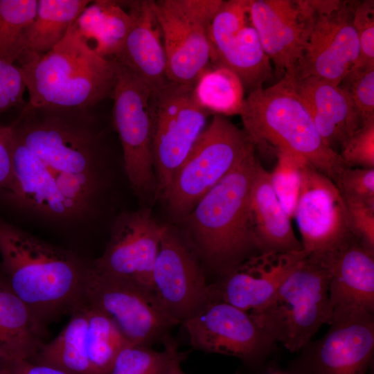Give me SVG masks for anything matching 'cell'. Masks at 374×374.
Returning <instances> with one entry per match:
<instances>
[{
  "label": "cell",
  "mask_w": 374,
  "mask_h": 374,
  "mask_svg": "<svg viewBox=\"0 0 374 374\" xmlns=\"http://www.w3.org/2000/svg\"><path fill=\"white\" fill-rule=\"evenodd\" d=\"M250 213L260 253H285L303 250L290 217L272 187L270 173L258 162L250 193Z\"/></svg>",
  "instance_id": "d4e9b609"
},
{
  "label": "cell",
  "mask_w": 374,
  "mask_h": 374,
  "mask_svg": "<svg viewBox=\"0 0 374 374\" xmlns=\"http://www.w3.org/2000/svg\"><path fill=\"white\" fill-rule=\"evenodd\" d=\"M26 89L19 66L0 59V115L11 107L21 109L26 105L24 100Z\"/></svg>",
  "instance_id": "f35d334b"
},
{
  "label": "cell",
  "mask_w": 374,
  "mask_h": 374,
  "mask_svg": "<svg viewBox=\"0 0 374 374\" xmlns=\"http://www.w3.org/2000/svg\"><path fill=\"white\" fill-rule=\"evenodd\" d=\"M37 0H0V59L10 64L22 55Z\"/></svg>",
  "instance_id": "1f68e13d"
},
{
  "label": "cell",
  "mask_w": 374,
  "mask_h": 374,
  "mask_svg": "<svg viewBox=\"0 0 374 374\" xmlns=\"http://www.w3.org/2000/svg\"><path fill=\"white\" fill-rule=\"evenodd\" d=\"M239 115L255 149L268 145L275 150L294 152L334 183L350 167L324 143L287 75L272 86L248 93Z\"/></svg>",
  "instance_id": "5b68a950"
},
{
  "label": "cell",
  "mask_w": 374,
  "mask_h": 374,
  "mask_svg": "<svg viewBox=\"0 0 374 374\" xmlns=\"http://www.w3.org/2000/svg\"><path fill=\"white\" fill-rule=\"evenodd\" d=\"M251 0L223 1L209 28L212 66L227 68L251 93L273 78V67L249 19Z\"/></svg>",
  "instance_id": "2e32d148"
},
{
  "label": "cell",
  "mask_w": 374,
  "mask_h": 374,
  "mask_svg": "<svg viewBox=\"0 0 374 374\" xmlns=\"http://www.w3.org/2000/svg\"><path fill=\"white\" fill-rule=\"evenodd\" d=\"M277 163L270 173L274 192L289 217H294L301 182L302 157L284 150H276Z\"/></svg>",
  "instance_id": "836d02e7"
},
{
  "label": "cell",
  "mask_w": 374,
  "mask_h": 374,
  "mask_svg": "<svg viewBox=\"0 0 374 374\" xmlns=\"http://www.w3.org/2000/svg\"><path fill=\"white\" fill-rule=\"evenodd\" d=\"M244 93V87L237 75L221 66H211L193 87L197 104L213 115H239L245 99Z\"/></svg>",
  "instance_id": "f546056e"
},
{
  "label": "cell",
  "mask_w": 374,
  "mask_h": 374,
  "mask_svg": "<svg viewBox=\"0 0 374 374\" xmlns=\"http://www.w3.org/2000/svg\"><path fill=\"white\" fill-rule=\"evenodd\" d=\"M309 256L329 274V299L332 310L348 308L373 313V249L355 238L340 249Z\"/></svg>",
  "instance_id": "7402d4cb"
},
{
  "label": "cell",
  "mask_w": 374,
  "mask_h": 374,
  "mask_svg": "<svg viewBox=\"0 0 374 374\" xmlns=\"http://www.w3.org/2000/svg\"><path fill=\"white\" fill-rule=\"evenodd\" d=\"M132 19L120 1H91L80 14L72 28L99 56L113 59L121 53Z\"/></svg>",
  "instance_id": "484cf974"
},
{
  "label": "cell",
  "mask_w": 374,
  "mask_h": 374,
  "mask_svg": "<svg viewBox=\"0 0 374 374\" xmlns=\"http://www.w3.org/2000/svg\"><path fill=\"white\" fill-rule=\"evenodd\" d=\"M335 184L344 199L374 203V168L348 167Z\"/></svg>",
  "instance_id": "74e56055"
},
{
  "label": "cell",
  "mask_w": 374,
  "mask_h": 374,
  "mask_svg": "<svg viewBox=\"0 0 374 374\" xmlns=\"http://www.w3.org/2000/svg\"><path fill=\"white\" fill-rule=\"evenodd\" d=\"M0 269L37 324L71 312L84 302L90 262L43 241L0 217Z\"/></svg>",
  "instance_id": "7a4b0ae2"
},
{
  "label": "cell",
  "mask_w": 374,
  "mask_h": 374,
  "mask_svg": "<svg viewBox=\"0 0 374 374\" xmlns=\"http://www.w3.org/2000/svg\"><path fill=\"white\" fill-rule=\"evenodd\" d=\"M344 200L352 233L365 246L374 250V203Z\"/></svg>",
  "instance_id": "ab89813d"
},
{
  "label": "cell",
  "mask_w": 374,
  "mask_h": 374,
  "mask_svg": "<svg viewBox=\"0 0 374 374\" xmlns=\"http://www.w3.org/2000/svg\"><path fill=\"white\" fill-rule=\"evenodd\" d=\"M114 59V58H113ZM112 99V122L123 150L124 169L137 197L150 202L157 197V178L152 149V89L117 61Z\"/></svg>",
  "instance_id": "30bf717a"
},
{
  "label": "cell",
  "mask_w": 374,
  "mask_h": 374,
  "mask_svg": "<svg viewBox=\"0 0 374 374\" xmlns=\"http://www.w3.org/2000/svg\"><path fill=\"white\" fill-rule=\"evenodd\" d=\"M91 2L89 0H37L36 15L27 32L24 50L20 57L42 55L54 48Z\"/></svg>",
  "instance_id": "f1b7e54d"
},
{
  "label": "cell",
  "mask_w": 374,
  "mask_h": 374,
  "mask_svg": "<svg viewBox=\"0 0 374 374\" xmlns=\"http://www.w3.org/2000/svg\"><path fill=\"white\" fill-rule=\"evenodd\" d=\"M289 78L329 148L335 150V145L341 147L362 126L348 92L339 84L312 76Z\"/></svg>",
  "instance_id": "cb8c5ba5"
},
{
  "label": "cell",
  "mask_w": 374,
  "mask_h": 374,
  "mask_svg": "<svg viewBox=\"0 0 374 374\" xmlns=\"http://www.w3.org/2000/svg\"><path fill=\"white\" fill-rule=\"evenodd\" d=\"M166 226L154 217L150 208L121 213L103 253L91 261L93 267L130 280L152 293L154 266Z\"/></svg>",
  "instance_id": "ac0fdd59"
},
{
  "label": "cell",
  "mask_w": 374,
  "mask_h": 374,
  "mask_svg": "<svg viewBox=\"0 0 374 374\" xmlns=\"http://www.w3.org/2000/svg\"><path fill=\"white\" fill-rule=\"evenodd\" d=\"M84 303L88 318L87 356L92 373L109 374L119 352L130 342L109 316Z\"/></svg>",
  "instance_id": "4dcf8cb0"
},
{
  "label": "cell",
  "mask_w": 374,
  "mask_h": 374,
  "mask_svg": "<svg viewBox=\"0 0 374 374\" xmlns=\"http://www.w3.org/2000/svg\"><path fill=\"white\" fill-rule=\"evenodd\" d=\"M83 293L84 301L109 316L133 344L149 346L163 340L177 324L150 292L130 280L98 271L91 262Z\"/></svg>",
  "instance_id": "7c38bea8"
},
{
  "label": "cell",
  "mask_w": 374,
  "mask_h": 374,
  "mask_svg": "<svg viewBox=\"0 0 374 374\" xmlns=\"http://www.w3.org/2000/svg\"><path fill=\"white\" fill-rule=\"evenodd\" d=\"M90 109L33 107L10 125L15 137L59 185L93 211L103 186V140Z\"/></svg>",
  "instance_id": "6da1fadb"
},
{
  "label": "cell",
  "mask_w": 374,
  "mask_h": 374,
  "mask_svg": "<svg viewBox=\"0 0 374 374\" xmlns=\"http://www.w3.org/2000/svg\"><path fill=\"white\" fill-rule=\"evenodd\" d=\"M184 359V354L179 353L172 360L166 374H185L180 366L181 361Z\"/></svg>",
  "instance_id": "7bdbcfd3"
},
{
  "label": "cell",
  "mask_w": 374,
  "mask_h": 374,
  "mask_svg": "<svg viewBox=\"0 0 374 374\" xmlns=\"http://www.w3.org/2000/svg\"><path fill=\"white\" fill-rule=\"evenodd\" d=\"M305 253H260L250 257L209 285L211 300L229 303L247 313L266 304Z\"/></svg>",
  "instance_id": "ffe728a7"
},
{
  "label": "cell",
  "mask_w": 374,
  "mask_h": 374,
  "mask_svg": "<svg viewBox=\"0 0 374 374\" xmlns=\"http://www.w3.org/2000/svg\"><path fill=\"white\" fill-rule=\"evenodd\" d=\"M332 313L329 274L305 253L269 301L249 314L276 343L299 352L323 324L330 323Z\"/></svg>",
  "instance_id": "8992f818"
},
{
  "label": "cell",
  "mask_w": 374,
  "mask_h": 374,
  "mask_svg": "<svg viewBox=\"0 0 374 374\" xmlns=\"http://www.w3.org/2000/svg\"><path fill=\"white\" fill-rule=\"evenodd\" d=\"M330 328L310 341L290 366L291 374H368L374 351V316L348 308L333 310Z\"/></svg>",
  "instance_id": "8fae6325"
},
{
  "label": "cell",
  "mask_w": 374,
  "mask_h": 374,
  "mask_svg": "<svg viewBox=\"0 0 374 374\" xmlns=\"http://www.w3.org/2000/svg\"><path fill=\"white\" fill-rule=\"evenodd\" d=\"M339 85L348 92L362 125L374 121V65L353 66Z\"/></svg>",
  "instance_id": "e575fe53"
},
{
  "label": "cell",
  "mask_w": 374,
  "mask_h": 374,
  "mask_svg": "<svg viewBox=\"0 0 374 374\" xmlns=\"http://www.w3.org/2000/svg\"><path fill=\"white\" fill-rule=\"evenodd\" d=\"M353 24L359 46V56L354 66L374 65L373 0L355 1Z\"/></svg>",
  "instance_id": "d590c367"
},
{
  "label": "cell",
  "mask_w": 374,
  "mask_h": 374,
  "mask_svg": "<svg viewBox=\"0 0 374 374\" xmlns=\"http://www.w3.org/2000/svg\"><path fill=\"white\" fill-rule=\"evenodd\" d=\"M10 374H72L61 368L28 359L6 362Z\"/></svg>",
  "instance_id": "b9f144b4"
},
{
  "label": "cell",
  "mask_w": 374,
  "mask_h": 374,
  "mask_svg": "<svg viewBox=\"0 0 374 374\" xmlns=\"http://www.w3.org/2000/svg\"><path fill=\"white\" fill-rule=\"evenodd\" d=\"M195 251L181 231L166 226L154 266L152 294L177 323L211 301Z\"/></svg>",
  "instance_id": "4fadbf2b"
},
{
  "label": "cell",
  "mask_w": 374,
  "mask_h": 374,
  "mask_svg": "<svg viewBox=\"0 0 374 374\" xmlns=\"http://www.w3.org/2000/svg\"><path fill=\"white\" fill-rule=\"evenodd\" d=\"M12 158V186L0 193L6 202L58 225L76 224L91 216L92 212L66 192L44 162L15 136Z\"/></svg>",
  "instance_id": "d6986e66"
},
{
  "label": "cell",
  "mask_w": 374,
  "mask_h": 374,
  "mask_svg": "<svg viewBox=\"0 0 374 374\" xmlns=\"http://www.w3.org/2000/svg\"><path fill=\"white\" fill-rule=\"evenodd\" d=\"M265 374H287V373H280V372H269V373H265ZM288 374H291V373H288Z\"/></svg>",
  "instance_id": "f6af8a7d"
},
{
  "label": "cell",
  "mask_w": 374,
  "mask_h": 374,
  "mask_svg": "<svg viewBox=\"0 0 374 374\" xmlns=\"http://www.w3.org/2000/svg\"><path fill=\"white\" fill-rule=\"evenodd\" d=\"M44 332L0 269V339L6 361H31L43 344Z\"/></svg>",
  "instance_id": "4316f807"
},
{
  "label": "cell",
  "mask_w": 374,
  "mask_h": 374,
  "mask_svg": "<svg viewBox=\"0 0 374 374\" xmlns=\"http://www.w3.org/2000/svg\"><path fill=\"white\" fill-rule=\"evenodd\" d=\"M339 154L350 167L374 168V121L360 126L341 145Z\"/></svg>",
  "instance_id": "8d00e7d4"
},
{
  "label": "cell",
  "mask_w": 374,
  "mask_h": 374,
  "mask_svg": "<svg viewBox=\"0 0 374 374\" xmlns=\"http://www.w3.org/2000/svg\"><path fill=\"white\" fill-rule=\"evenodd\" d=\"M17 62L33 107L90 109L113 97L115 60L97 55L72 27L47 53Z\"/></svg>",
  "instance_id": "277c9868"
},
{
  "label": "cell",
  "mask_w": 374,
  "mask_h": 374,
  "mask_svg": "<svg viewBox=\"0 0 374 374\" xmlns=\"http://www.w3.org/2000/svg\"><path fill=\"white\" fill-rule=\"evenodd\" d=\"M87 311L84 301L71 312L69 322L51 341L43 343L31 362L72 374H93L87 349Z\"/></svg>",
  "instance_id": "83f0119b"
},
{
  "label": "cell",
  "mask_w": 374,
  "mask_h": 374,
  "mask_svg": "<svg viewBox=\"0 0 374 374\" xmlns=\"http://www.w3.org/2000/svg\"><path fill=\"white\" fill-rule=\"evenodd\" d=\"M253 150L243 130L226 116L213 115L159 197L170 217L181 222L202 197Z\"/></svg>",
  "instance_id": "52a82bcc"
},
{
  "label": "cell",
  "mask_w": 374,
  "mask_h": 374,
  "mask_svg": "<svg viewBox=\"0 0 374 374\" xmlns=\"http://www.w3.org/2000/svg\"><path fill=\"white\" fill-rule=\"evenodd\" d=\"M222 0H157L152 6L160 26L168 80L194 87L212 66L209 28Z\"/></svg>",
  "instance_id": "9c48e42d"
},
{
  "label": "cell",
  "mask_w": 374,
  "mask_h": 374,
  "mask_svg": "<svg viewBox=\"0 0 374 374\" xmlns=\"http://www.w3.org/2000/svg\"><path fill=\"white\" fill-rule=\"evenodd\" d=\"M258 161L255 150H251L181 222L195 250L222 274L260 254L250 213V193Z\"/></svg>",
  "instance_id": "3957f363"
},
{
  "label": "cell",
  "mask_w": 374,
  "mask_h": 374,
  "mask_svg": "<svg viewBox=\"0 0 374 374\" xmlns=\"http://www.w3.org/2000/svg\"><path fill=\"white\" fill-rule=\"evenodd\" d=\"M163 341V351L147 346L127 344L116 356L109 374H166L179 352L168 335Z\"/></svg>",
  "instance_id": "d6a6232c"
},
{
  "label": "cell",
  "mask_w": 374,
  "mask_h": 374,
  "mask_svg": "<svg viewBox=\"0 0 374 374\" xmlns=\"http://www.w3.org/2000/svg\"><path fill=\"white\" fill-rule=\"evenodd\" d=\"M182 323L193 347L257 366L266 362L276 343L249 313L221 301H211Z\"/></svg>",
  "instance_id": "5bb4252c"
},
{
  "label": "cell",
  "mask_w": 374,
  "mask_h": 374,
  "mask_svg": "<svg viewBox=\"0 0 374 374\" xmlns=\"http://www.w3.org/2000/svg\"><path fill=\"white\" fill-rule=\"evenodd\" d=\"M14 135L10 125H0V193L10 188L13 181Z\"/></svg>",
  "instance_id": "60d3db41"
},
{
  "label": "cell",
  "mask_w": 374,
  "mask_h": 374,
  "mask_svg": "<svg viewBox=\"0 0 374 374\" xmlns=\"http://www.w3.org/2000/svg\"><path fill=\"white\" fill-rule=\"evenodd\" d=\"M355 3V1H342L336 10L314 13L305 20L302 56L291 78L312 76L340 84L359 56L353 24Z\"/></svg>",
  "instance_id": "9a60e30c"
},
{
  "label": "cell",
  "mask_w": 374,
  "mask_h": 374,
  "mask_svg": "<svg viewBox=\"0 0 374 374\" xmlns=\"http://www.w3.org/2000/svg\"><path fill=\"white\" fill-rule=\"evenodd\" d=\"M0 374H10V372H9V370H8L6 362L5 366H4V367H3L2 371L1 372Z\"/></svg>",
  "instance_id": "ee69618b"
},
{
  "label": "cell",
  "mask_w": 374,
  "mask_h": 374,
  "mask_svg": "<svg viewBox=\"0 0 374 374\" xmlns=\"http://www.w3.org/2000/svg\"><path fill=\"white\" fill-rule=\"evenodd\" d=\"M121 3L127 8L132 26L121 53L114 59L139 77L152 91L157 89L168 80L162 33L152 1Z\"/></svg>",
  "instance_id": "603a6c76"
},
{
  "label": "cell",
  "mask_w": 374,
  "mask_h": 374,
  "mask_svg": "<svg viewBox=\"0 0 374 374\" xmlns=\"http://www.w3.org/2000/svg\"><path fill=\"white\" fill-rule=\"evenodd\" d=\"M294 217L306 254L336 251L357 238L350 231L346 206L335 184L308 162L302 168Z\"/></svg>",
  "instance_id": "e0dca14e"
},
{
  "label": "cell",
  "mask_w": 374,
  "mask_h": 374,
  "mask_svg": "<svg viewBox=\"0 0 374 374\" xmlns=\"http://www.w3.org/2000/svg\"><path fill=\"white\" fill-rule=\"evenodd\" d=\"M152 149L159 199L207 125L193 87L167 81L150 96Z\"/></svg>",
  "instance_id": "ba28073f"
},
{
  "label": "cell",
  "mask_w": 374,
  "mask_h": 374,
  "mask_svg": "<svg viewBox=\"0 0 374 374\" xmlns=\"http://www.w3.org/2000/svg\"><path fill=\"white\" fill-rule=\"evenodd\" d=\"M249 19L280 80L292 77L304 46L305 20L295 0H251Z\"/></svg>",
  "instance_id": "44dd1931"
}]
</instances>
